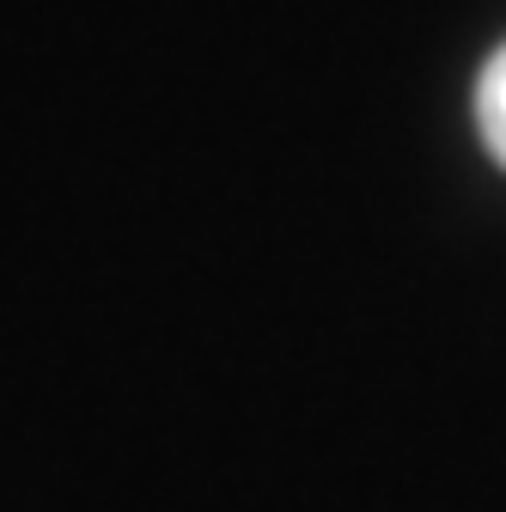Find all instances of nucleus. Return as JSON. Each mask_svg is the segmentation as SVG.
<instances>
[{"label": "nucleus", "instance_id": "obj_1", "mask_svg": "<svg viewBox=\"0 0 506 512\" xmlns=\"http://www.w3.org/2000/svg\"><path fill=\"white\" fill-rule=\"evenodd\" d=\"M476 135H482L488 159L506 171V43L488 55V68L476 80Z\"/></svg>", "mask_w": 506, "mask_h": 512}]
</instances>
